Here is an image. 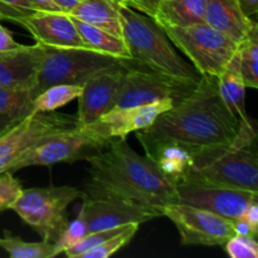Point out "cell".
Masks as SVG:
<instances>
[{
	"instance_id": "obj_1",
	"label": "cell",
	"mask_w": 258,
	"mask_h": 258,
	"mask_svg": "<svg viewBox=\"0 0 258 258\" xmlns=\"http://www.w3.org/2000/svg\"><path fill=\"white\" fill-rule=\"evenodd\" d=\"M253 125L242 123L227 107L219 93L218 77L202 76L188 97L138 133L193 148H211L236 143L243 128Z\"/></svg>"
},
{
	"instance_id": "obj_2",
	"label": "cell",
	"mask_w": 258,
	"mask_h": 258,
	"mask_svg": "<svg viewBox=\"0 0 258 258\" xmlns=\"http://www.w3.org/2000/svg\"><path fill=\"white\" fill-rule=\"evenodd\" d=\"M90 164L82 196H115L163 209L178 203L175 185L146 155L136 153L126 139H113L86 159Z\"/></svg>"
},
{
	"instance_id": "obj_3",
	"label": "cell",
	"mask_w": 258,
	"mask_h": 258,
	"mask_svg": "<svg viewBox=\"0 0 258 258\" xmlns=\"http://www.w3.org/2000/svg\"><path fill=\"white\" fill-rule=\"evenodd\" d=\"M122 24V38L130 58L141 67L179 80L198 82L202 76L190 62H186L154 18L134 9L118 5Z\"/></svg>"
},
{
	"instance_id": "obj_4",
	"label": "cell",
	"mask_w": 258,
	"mask_h": 258,
	"mask_svg": "<svg viewBox=\"0 0 258 258\" xmlns=\"http://www.w3.org/2000/svg\"><path fill=\"white\" fill-rule=\"evenodd\" d=\"M184 178L199 179L214 185L258 193L256 144L194 148L190 168Z\"/></svg>"
},
{
	"instance_id": "obj_5",
	"label": "cell",
	"mask_w": 258,
	"mask_h": 258,
	"mask_svg": "<svg viewBox=\"0 0 258 258\" xmlns=\"http://www.w3.org/2000/svg\"><path fill=\"white\" fill-rule=\"evenodd\" d=\"M133 64L135 62L131 59H120L91 49L44 47L32 96L34 98L43 90L58 83L82 86L102 71Z\"/></svg>"
},
{
	"instance_id": "obj_6",
	"label": "cell",
	"mask_w": 258,
	"mask_h": 258,
	"mask_svg": "<svg viewBox=\"0 0 258 258\" xmlns=\"http://www.w3.org/2000/svg\"><path fill=\"white\" fill-rule=\"evenodd\" d=\"M81 196L82 191L73 186L23 189L12 211L33 227L43 241L55 243L70 223L66 216L68 206Z\"/></svg>"
},
{
	"instance_id": "obj_7",
	"label": "cell",
	"mask_w": 258,
	"mask_h": 258,
	"mask_svg": "<svg viewBox=\"0 0 258 258\" xmlns=\"http://www.w3.org/2000/svg\"><path fill=\"white\" fill-rule=\"evenodd\" d=\"M161 27L176 49L188 57L201 76L218 77L238 50V43L207 23L188 27Z\"/></svg>"
},
{
	"instance_id": "obj_8",
	"label": "cell",
	"mask_w": 258,
	"mask_h": 258,
	"mask_svg": "<svg viewBox=\"0 0 258 258\" xmlns=\"http://www.w3.org/2000/svg\"><path fill=\"white\" fill-rule=\"evenodd\" d=\"M78 126L77 116L32 111L0 135V173L44 141Z\"/></svg>"
},
{
	"instance_id": "obj_9",
	"label": "cell",
	"mask_w": 258,
	"mask_h": 258,
	"mask_svg": "<svg viewBox=\"0 0 258 258\" xmlns=\"http://www.w3.org/2000/svg\"><path fill=\"white\" fill-rule=\"evenodd\" d=\"M111 141L95 126L78 125L44 141L15 161L9 173L30 166H49L58 163H75L86 160L102 150Z\"/></svg>"
},
{
	"instance_id": "obj_10",
	"label": "cell",
	"mask_w": 258,
	"mask_h": 258,
	"mask_svg": "<svg viewBox=\"0 0 258 258\" xmlns=\"http://www.w3.org/2000/svg\"><path fill=\"white\" fill-rule=\"evenodd\" d=\"M197 83L154 72L135 63L123 73L113 108L131 107L161 100H171L178 105L193 92Z\"/></svg>"
},
{
	"instance_id": "obj_11",
	"label": "cell",
	"mask_w": 258,
	"mask_h": 258,
	"mask_svg": "<svg viewBox=\"0 0 258 258\" xmlns=\"http://www.w3.org/2000/svg\"><path fill=\"white\" fill-rule=\"evenodd\" d=\"M82 207L78 218L83 222L86 234L91 232L145 223L163 217V209L115 196H81Z\"/></svg>"
},
{
	"instance_id": "obj_12",
	"label": "cell",
	"mask_w": 258,
	"mask_h": 258,
	"mask_svg": "<svg viewBox=\"0 0 258 258\" xmlns=\"http://www.w3.org/2000/svg\"><path fill=\"white\" fill-rule=\"evenodd\" d=\"M163 217L173 222L185 246H223L234 236L232 221L188 204H166Z\"/></svg>"
},
{
	"instance_id": "obj_13",
	"label": "cell",
	"mask_w": 258,
	"mask_h": 258,
	"mask_svg": "<svg viewBox=\"0 0 258 258\" xmlns=\"http://www.w3.org/2000/svg\"><path fill=\"white\" fill-rule=\"evenodd\" d=\"M175 191L178 203L206 209L229 221L242 216L249 204L258 202V193L214 185L191 178L176 181Z\"/></svg>"
},
{
	"instance_id": "obj_14",
	"label": "cell",
	"mask_w": 258,
	"mask_h": 258,
	"mask_svg": "<svg viewBox=\"0 0 258 258\" xmlns=\"http://www.w3.org/2000/svg\"><path fill=\"white\" fill-rule=\"evenodd\" d=\"M138 64V63H136ZM131 67V66H130ZM128 67H115L88 78L78 96V125H90L113 110L122 77Z\"/></svg>"
},
{
	"instance_id": "obj_15",
	"label": "cell",
	"mask_w": 258,
	"mask_h": 258,
	"mask_svg": "<svg viewBox=\"0 0 258 258\" xmlns=\"http://www.w3.org/2000/svg\"><path fill=\"white\" fill-rule=\"evenodd\" d=\"M175 105L176 103L171 100H161L131 107L113 108L93 123L111 140L126 139L128 134L144 130L153 125L159 115Z\"/></svg>"
},
{
	"instance_id": "obj_16",
	"label": "cell",
	"mask_w": 258,
	"mask_h": 258,
	"mask_svg": "<svg viewBox=\"0 0 258 258\" xmlns=\"http://www.w3.org/2000/svg\"><path fill=\"white\" fill-rule=\"evenodd\" d=\"M22 27L32 34L35 43L44 47L88 49L68 13L37 12Z\"/></svg>"
},
{
	"instance_id": "obj_17",
	"label": "cell",
	"mask_w": 258,
	"mask_h": 258,
	"mask_svg": "<svg viewBox=\"0 0 258 258\" xmlns=\"http://www.w3.org/2000/svg\"><path fill=\"white\" fill-rule=\"evenodd\" d=\"M136 138L144 148L145 155L174 185L186 175L193 158V146L171 140L151 139L138 131Z\"/></svg>"
},
{
	"instance_id": "obj_18",
	"label": "cell",
	"mask_w": 258,
	"mask_h": 258,
	"mask_svg": "<svg viewBox=\"0 0 258 258\" xmlns=\"http://www.w3.org/2000/svg\"><path fill=\"white\" fill-rule=\"evenodd\" d=\"M43 52L44 47L35 43L0 55V88L28 90L32 93Z\"/></svg>"
},
{
	"instance_id": "obj_19",
	"label": "cell",
	"mask_w": 258,
	"mask_h": 258,
	"mask_svg": "<svg viewBox=\"0 0 258 258\" xmlns=\"http://www.w3.org/2000/svg\"><path fill=\"white\" fill-rule=\"evenodd\" d=\"M204 23L238 44L257 25L256 20L242 13L237 0H206Z\"/></svg>"
},
{
	"instance_id": "obj_20",
	"label": "cell",
	"mask_w": 258,
	"mask_h": 258,
	"mask_svg": "<svg viewBox=\"0 0 258 258\" xmlns=\"http://www.w3.org/2000/svg\"><path fill=\"white\" fill-rule=\"evenodd\" d=\"M120 3L117 0H81L72 10L71 17L101 28L116 37L122 38Z\"/></svg>"
},
{
	"instance_id": "obj_21",
	"label": "cell",
	"mask_w": 258,
	"mask_h": 258,
	"mask_svg": "<svg viewBox=\"0 0 258 258\" xmlns=\"http://www.w3.org/2000/svg\"><path fill=\"white\" fill-rule=\"evenodd\" d=\"M221 97L231 112L244 125L254 123L246 111V85L239 71L238 53L234 54L223 72L218 76Z\"/></svg>"
},
{
	"instance_id": "obj_22",
	"label": "cell",
	"mask_w": 258,
	"mask_h": 258,
	"mask_svg": "<svg viewBox=\"0 0 258 258\" xmlns=\"http://www.w3.org/2000/svg\"><path fill=\"white\" fill-rule=\"evenodd\" d=\"M206 0H160L154 20L160 25L188 27L204 23Z\"/></svg>"
},
{
	"instance_id": "obj_23",
	"label": "cell",
	"mask_w": 258,
	"mask_h": 258,
	"mask_svg": "<svg viewBox=\"0 0 258 258\" xmlns=\"http://www.w3.org/2000/svg\"><path fill=\"white\" fill-rule=\"evenodd\" d=\"M72 19L83 43L88 49L111 55V57L120 58V59H131L123 38L116 37L101 28L93 27V25L87 24V23L76 19L73 17Z\"/></svg>"
},
{
	"instance_id": "obj_24",
	"label": "cell",
	"mask_w": 258,
	"mask_h": 258,
	"mask_svg": "<svg viewBox=\"0 0 258 258\" xmlns=\"http://www.w3.org/2000/svg\"><path fill=\"white\" fill-rule=\"evenodd\" d=\"M0 248L12 258H52L58 256L55 243L47 241L24 242L20 237L4 231L0 237Z\"/></svg>"
},
{
	"instance_id": "obj_25",
	"label": "cell",
	"mask_w": 258,
	"mask_h": 258,
	"mask_svg": "<svg viewBox=\"0 0 258 258\" xmlns=\"http://www.w3.org/2000/svg\"><path fill=\"white\" fill-rule=\"evenodd\" d=\"M82 92V86L68 85V83H58L52 85L38 93L33 98V111L38 112H52L63 107L71 101L78 98Z\"/></svg>"
},
{
	"instance_id": "obj_26",
	"label": "cell",
	"mask_w": 258,
	"mask_h": 258,
	"mask_svg": "<svg viewBox=\"0 0 258 258\" xmlns=\"http://www.w3.org/2000/svg\"><path fill=\"white\" fill-rule=\"evenodd\" d=\"M239 71L246 87L258 88V25L238 44Z\"/></svg>"
},
{
	"instance_id": "obj_27",
	"label": "cell",
	"mask_w": 258,
	"mask_h": 258,
	"mask_svg": "<svg viewBox=\"0 0 258 258\" xmlns=\"http://www.w3.org/2000/svg\"><path fill=\"white\" fill-rule=\"evenodd\" d=\"M32 102L30 91L0 88V116L24 117L33 111Z\"/></svg>"
},
{
	"instance_id": "obj_28",
	"label": "cell",
	"mask_w": 258,
	"mask_h": 258,
	"mask_svg": "<svg viewBox=\"0 0 258 258\" xmlns=\"http://www.w3.org/2000/svg\"><path fill=\"white\" fill-rule=\"evenodd\" d=\"M139 226V223L127 224L122 231L108 238L107 241L86 251L81 258H107L112 256L134 238V236L138 233Z\"/></svg>"
},
{
	"instance_id": "obj_29",
	"label": "cell",
	"mask_w": 258,
	"mask_h": 258,
	"mask_svg": "<svg viewBox=\"0 0 258 258\" xmlns=\"http://www.w3.org/2000/svg\"><path fill=\"white\" fill-rule=\"evenodd\" d=\"M37 12L32 0H0V20H10L22 25Z\"/></svg>"
},
{
	"instance_id": "obj_30",
	"label": "cell",
	"mask_w": 258,
	"mask_h": 258,
	"mask_svg": "<svg viewBox=\"0 0 258 258\" xmlns=\"http://www.w3.org/2000/svg\"><path fill=\"white\" fill-rule=\"evenodd\" d=\"M22 191V184L13 176V173H0V212L12 209Z\"/></svg>"
},
{
	"instance_id": "obj_31",
	"label": "cell",
	"mask_w": 258,
	"mask_h": 258,
	"mask_svg": "<svg viewBox=\"0 0 258 258\" xmlns=\"http://www.w3.org/2000/svg\"><path fill=\"white\" fill-rule=\"evenodd\" d=\"M224 251L231 258H257L258 243L256 238L234 234L223 244Z\"/></svg>"
},
{
	"instance_id": "obj_32",
	"label": "cell",
	"mask_w": 258,
	"mask_h": 258,
	"mask_svg": "<svg viewBox=\"0 0 258 258\" xmlns=\"http://www.w3.org/2000/svg\"><path fill=\"white\" fill-rule=\"evenodd\" d=\"M23 47H24V44L18 43L13 38L12 32L8 30L5 27H3L2 23H0V55L15 52V50L20 49Z\"/></svg>"
},
{
	"instance_id": "obj_33",
	"label": "cell",
	"mask_w": 258,
	"mask_h": 258,
	"mask_svg": "<svg viewBox=\"0 0 258 258\" xmlns=\"http://www.w3.org/2000/svg\"><path fill=\"white\" fill-rule=\"evenodd\" d=\"M232 227H233L234 234L237 236H243V237H252V238H257L258 228L257 227L252 226L246 218L242 216L237 217L236 219L232 221Z\"/></svg>"
},
{
	"instance_id": "obj_34",
	"label": "cell",
	"mask_w": 258,
	"mask_h": 258,
	"mask_svg": "<svg viewBox=\"0 0 258 258\" xmlns=\"http://www.w3.org/2000/svg\"><path fill=\"white\" fill-rule=\"evenodd\" d=\"M160 0H136L135 9L153 18Z\"/></svg>"
},
{
	"instance_id": "obj_35",
	"label": "cell",
	"mask_w": 258,
	"mask_h": 258,
	"mask_svg": "<svg viewBox=\"0 0 258 258\" xmlns=\"http://www.w3.org/2000/svg\"><path fill=\"white\" fill-rule=\"evenodd\" d=\"M242 13L247 18H252L258 13V0H237Z\"/></svg>"
},
{
	"instance_id": "obj_36",
	"label": "cell",
	"mask_w": 258,
	"mask_h": 258,
	"mask_svg": "<svg viewBox=\"0 0 258 258\" xmlns=\"http://www.w3.org/2000/svg\"><path fill=\"white\" fill-rule=\"evenodd\" d=\"M38 12H62L53 0H32Z\"/></svg>"
},
{
	"instance_id": "obj_37",
	"label": "cell",
	"mask_w": 258,
	"mask_h": 258,
	"mask_svg": "<svg viewBox=\"0 0 258 258\" xmlns=\"http://www.w3.org/2000/svg\"><path fill=\"white\" fill-rule=\"evenodd\" d=\"M23 117H10V116H0V135L3 133L8 130L9 127H12L15 122L20 120Z\"/></svg>"
},
{
	"instance_id": "obj_38",
	"label": "cell",
	"mask_w": 258,
	"mask_h": 258,
	"mask_svg": "<svg viewBox=\"0 0 258 258\" xmlns=\"http://www.w3.org/2000/svg\"><path fill=\"white\" fill-rule=\"evenodd\" d=\"M53 2L59 7V9L62 10V12L68 13V14H70L71 10H72L73 8L81 2V0H53Z\"/></svg>"
},
{
	"instance_id": "obj_39",
	"label": "cell",
	"mask_w": 258,
	"mask_h": 258,
	"mask_svg": "<svg viewBox=\"0 0 258 258\" xmlns=\"http://www.w3.org/2000/svg\"><path fill=\"white\" fill-rule=\"evenodd\" d=\"M117 2L122 3V4L130 5V7L134 8V9H135V7H136V0H117Z\"/></svg>"
}]
</instances>
